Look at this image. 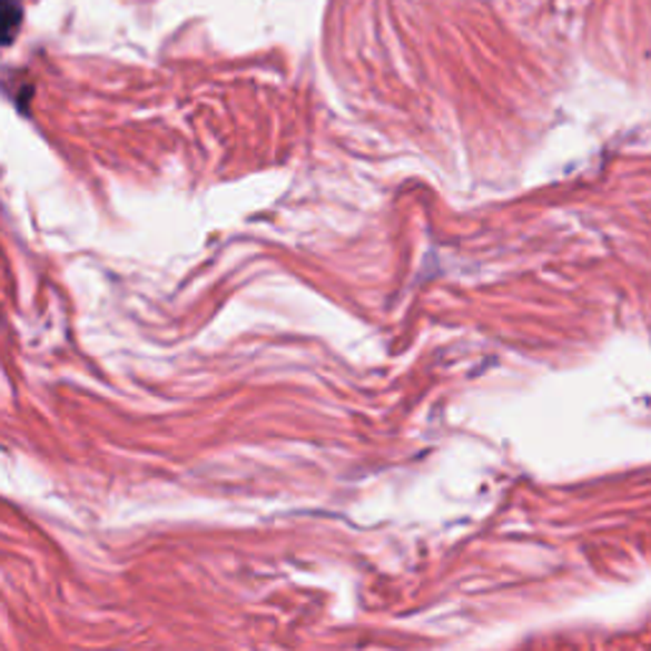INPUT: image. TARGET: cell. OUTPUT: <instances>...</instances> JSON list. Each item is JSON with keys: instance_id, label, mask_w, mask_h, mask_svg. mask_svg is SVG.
I'll list each match as a JSON object with an SVG mask.
<instances>
[{"instance_id": "obj_1", "label": "cell", "mask_w": 651, "mask_h": 651, "mask_svg": "<svg viewBox=\"0 0 651 651\" xmlns=\"http://www.w3.org/2000/svg\"><path fill=\"white\" fill-rule=\"evenodd\" d=\"M21 3L18 0H3V33H6V43L13 41L16 36V26L21 21Z\"/></svg>"}]
</instances>
